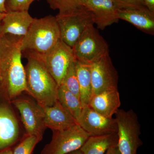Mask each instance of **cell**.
<instances>
[{"label":"cell","instance_id":"6da1fadb","mask_svg":"<svg viewBox=\"0 0 154 154\" xmlns=\"http://www.w3.org/2000/svg\"><path fill=\"white\" fill-rule=\"evenodd\" d=\"M22 38L10 34L0 37V95L10 102L27 93L22 60Z\"/></svg>","mask_w":154,"mask_h":154},{"label":"cell","instance_id":"ffe728a7","mask_svg":"<svg viewBox=\"0 0 154 154\" xmlns=\"http://www.w3.org/2000/svg\"><path fill=\"white\" fill-rule=\"evenodd\" d=\"M57 98L61 105L76 120L83 108L80 99L68 90L63 85L59 86Z\"/></svg>","mask_w":154,"mask_h":154},{"label":"cell","instance_id":"603a6c76","mask_svg":"<svg viewBox=\"0 0 154 154\" xmlns=\"http://www.w3.org/2000/svg\"><path fill=\"white\" fill-rule=\"evenodd\" d=\"M40 141L34 136L25 134L13 149V154H32Z\"/></svg>","mask_w":154,"mask_h":154},{"label":"cell","instance_id":"9a60e30c","mask_svg":"<svg viewBox=\"0 0 154 154\" xmlns=\"http://www.w3.org/2000/svg\"><path fill=\"white\" fill-rule=\"evenodd\" d=\"M33 19L28 11L7 12L0 25V37L6 34L23 37L28 32Z\"/></svg>","mask_w":154,"mask_h":154},{"label":"cell","instance_id":"f546056e","mask_svg":"<svg viewBox=\"0 0 154 154\" xmlns=\"http://www.w3.org/2000/svg\"><path fill=\"white\" fill-rule=\"evenodd\" d=\"M68 154H83V153L80 149H79L78 150L72 152Z\"/></svg>","mask_w":154,"mask_h":154},{"label":"cell","instance_id":"9c48e42d","mask_svg":"<svg viewBox=\"0 0 154 154\" xmlns=\"http://www.w3.org/2000/svg\"><path fill=\"white\" fill-rule=\"evenodd\" d=\"M52 138L41 154H68L80 149L90 136L78 124L61 131H52Z\"/></svg>","mask_w":154,"mask_h":154},{"label":"cell","instance_id":"e0dca14e","mask_svg":"<svg viewBox=\"0 0 154 154\" xmlns=\"http://www.w3.org/2000/svg\"><path fill=\"white\" fill-rule=\"evenodd\" d=\"M45 125L52 131L68 129L77 124L76 120L57 101L52 106L44 107Z\"/></svg>","mask_w":154,"mask_h":154},{"label":"cell","instance_id":"7402d4cb","mask_svg":"<svg viewBox=\"0 0 154 154\" xmlns=\"http://www.w3.org/2000/svg\"><path fill=\"white\" fill-rule=\"evenodd\" d=\"M61 85H63L68 90L80 99L79 86L76 69L75 61L69 68Z\"/></svg>","mask_w":154,"mask_h":154},{"label":"cell","instance_id":"f1b7e54d","mask_svg":"<svg viewBox=\"0 0 154 154\" xmlns=\"http://www.w3.org/2000/svg\"><path fill=\"white\" fill-rule=\"evenodd\" d=\"M0 154H13V149L9 147L4 149L0 151Z\"/></svg>","mask_w":154,"mask_h":154},{"label":"cell","instance_id":"ba28073f","mask_svg":"<svg viewBox=\"0 0 154 154\" xmlns=\"http://www.w3.org/2000/svg\"><path fill=\"white\" fill-rule=\"evenodd\" d=\"M25 134L16 108L11 102L0 95V151L12 147Z\"/></svg>","mask_w":154,"mask_h":154},{"label":"cell","instance_id":"4dcf8cb0","mask_svg":"<svg viewBox=\"0 0 154 154\" xmlns=\"http://www.w3.org/2000/svg\"><path fill=\"white\" fill-rule=\"evenodd\" d=\"M5 14L0 13V25H1V22H2V20L4 17H5Z\"/></svg>","mask_w":154,"mask_h":154},{"label":"cell","instance_id":"8992f818","mask_svg":"<svg viewBox=\"0 0 154 154\" xmlns=\"http://www.w3.org/2000/svg\"><path fill=\"white\" fill-rule=\"evenodd\" d=\"M72 48L76 60L88 64L109 54L108 44L94 24L86 28Z\"/></svg>","mask_w":154,"mask_h":154},{"label":"cell","instance_id":"2e32d148","mask_svg":"<svg viewBox=\"0 0 154 154\" xmlns=\"http://www.w3.org/2000/svg\"><path fill=\"white\" fill-rule=\"evenodd\" d=\"M121 105L118 89L107 90L91 97L88 106L105 117L113 118Z\"/></svg>","mask_w":154,"mask_h":154},{"label":"cell","instance_id":"8fae6325","mask_svg":"<svg viewBox=\"0 0 154 154\" xmlns=\"http://www.w3.org/2000/svg\"><path fill=\"white\" fill-rule=\"evenodd\" d=\"M92 96L107 90L118 89V72L109 54L91 64Z\"/></svg>","mask_w":154,"mask_h":154},{"label":"cell","instance_id":"44dd1931","mask_svg":"<svg viewBox=\"0 0 154 154\" xmlns=\"http://www.w3.org/2000/svg\"><path fill=\"white\" fill-rule=\"evenodd\" d=\"M50 7L59 11L58 14L72 12L85 6L87 0H47Z\"/></svg>","mask_w":154,"mask_h":154},{"label":"cell","instance_id":"d4e9b609","mask_svg":"<svg viewBox=\"0 0 154 154\" xmlns=\"http://www.w3.org/2000/svg\"><path fill=\"white\" fill-rule=\"evenodd\" d=\"M120 8L144 6L143 0H115Z\"/></svg>","mask_w":154,"mask_h":154},{"label":"cell","instance_id":"5b68a950","mask_svg":"<svg viewBox=\"0 0 154 154\" xmlns=\"http://www.w3.org/2000/svg\"><path fill=\"white\" fill-rule=\"evenodd\" d=\"M117 126L118 147L121 154H137L143 145L140 125L136 113L131 109H119L115 113Z\"/></svg>","mask_w":154,"mask_h":154},{"label":"cell","instance_id":"5bb4252c","mask_svg":"<svg viewBox=\"0 0 154 154\" xmlns=\"http://www.w3.org/2000/svg\"><path fill=\"white\" fill-rule=\"evenodd\" d=\"M118 18L129 22L144 33L154 35V13L145 6L119 8Z\"/></svg>","mask_w":154,"mask_h":154},{"label":"cell","instance_id":"4fadbf2b","mask_svg":"<svg viewBox=\"0 0 154 154\" xmlns=\"http://www.w3.org/2000/svg\"><path fill=\"white\" fill-rule=\"evenodd\" d=\"M85 6L92 13L94 24L100 30L119 21L118 10L120 8L115 0H87Z\"/></svg>","mask_w":154,"mask_h":154},{"label":"cell","instance_id":"7a4b0ae2","mask_svg":"<svg viewBox=\"0 0 154 154\" xmlns=\"http://www.w3.org/2000/svg\"><path fill=\"white\" fill-rule=\"evenodd\" d=\"M27 63L25 66L27 93L42 107L52 106L58 101L59 86L37 54L22 52Z\"/></svg>","mask_w":154,"mask_h":154},{"label":"cell","instance_id":"30bf717a","mask_svg":"<svg viewBox=\"0 0 154 154\" xmlns=\"http://www.w3.org/2000/svg\"><path fill=\"white\" fill-rule=\"evenodd\" d=\"M36 54L58 86L62 83L69 68L76 60L72 48L61 39L48 52Z\"/></svg>","mask_w":154,"mask_h":154},{"label":"cell","instance_id":"277c9868","mask_svg":"<svg viewBox=\"0 0 154 154\" xmlns=\"http://www.w3.org/2000/svg\"><path fill=\"white\" fill-rule=\"evenodd\" d=\"M19 113L25 134L34 136L39 140L43 138L46 129L43 107L32 96L24 93L11 102Z\"/></svg>","mask_w":154,"mask_h":154},{"label":"cell","instance_id":"3957f363","mask_svg":"<svg viewBox=\"0 0 154 154\" xmlns=\"http://www.w3.org/2000/svg\"><path fill=\"white\" fill-rule=\"evenodd\" d=\"M60 40V32L56 17L49 15L34 18L28 32L22 38L21 50L44 54Z\"/></svg>","mask_w":154,"mask_h":154},{"label":"cell","instance_id":"cb8c5ba5","mask_svg":"<svg viewBox=\"0 0 154 154\" xmlns=\"http://www.w3.org/2000/svg\"><path fill=\"white\" fill-rule=\"evenodd\" d=\"M36 0H7L5 7L8 11H28L30 5Z\"/></svg>","mask_w":154,"mask_h":154},{"label":"cell","instance_id":"ac0fdd59","mask_svg":"<svg viewBox=\"0 0 154 154\" xmlns=\"http://www.w3.org/2000/svg\"><path fill=\"white\" fill-rule=\"evenodd\" d=\"M117 143V133L90 136L80 150L83 154H105L110 147Z\"/></svg>","mask_w":154,"mask_h":154},{"label":"cell","instance_id":"52a82bcc","mask_svg":"<svg viewBox=\"0 0 154 154\" xmlns=\"http://www.w3.org/2000/svg\"><path fill=\"white\" fill-rule=\"evenodd\" d=\"M55 17L61 40L71 48L86 28L94 25L92 13L85 6L69 13L58 14Z\"/></svg>","mask_w":154,"mask_h":154},{"label":"cell","instance_id":"484cf974","mask_svg":"<svg viewBox=\"0 0 154 154\" xmlns=\"http://www.w3.org/2000/svg\"><path fill=\"white\" fill-rule=\"evenodd\" d=\"M117 144H116L110 147L106 152L105 154H121L119 150Z\"/></svg>","mask_w":154,"mask_h":154},{"label":"cell","instance_id":"4316f807","mask_svg":"<svg viewBox=\"0 0 154 154\" xmlns=\"http://www.w3.org/2000/svg\"><path fill=\"white\" fill-rule=\"evenodd\" d=\"M143 2L146 8L154 13V0H143Z\"/></svg>","mask_w":154,"mask_h":154},{"label":"cell","instance_id":"83f0119b","mask_svg":"<svg viewBox=\"0 0 154 154\" xmlns=\"http://www.w3.org/2000/svg\"><path fill=\"white\" fill-rule=\"evenodd\" d=\"M7 0H0V13L5 14L7 13L5 4Z\"/></svg>","mask_w":154,"mask_h":154},{"label":"cell","instance_id":"7c38bea8","mask_svg":"<svg viewBox=\"0 0 154 154\" xmlns=\"http://www.w3.org/2000/svg\"><path fill=\"white\" fill-rule=\"evenodd\" d=\"M77 124L90 136L117 133L115 118L105 117L89 107L84 106L76 119Z\"/></svg>","mask_w":154,"mask_h":154},{"label":"cell","instance_id":"d6986e66","mask_svg":"<svg viewBox=\"0 0 154 154\" xmlns=\"http://www.w3.org/2000/svg\"><path fill=\"white\" fill-rule=\"evenodd\" d=\"M75 66L79 86L80 99L83 107L89 105L92 96L91 64L76 60Z\"/></svg>","mask_w":154,"mask_h":154}]
</instances>
